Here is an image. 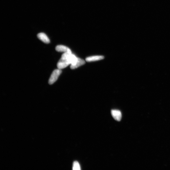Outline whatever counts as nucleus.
I'll return each instance as SVG.
<instances>
[{"instance_id": "0eeeda50", "label": "nucleus", "mask_w": 170, "mask_h": 170, "mask_svg": "<svg viewBox=\"0 0 170 170\" xmlns=\"http://www.w3.org/2000/svg\"><path fill=\"white\" fill-rule=\"evenodd\" d=\"M104 59V56H95L87 57L86 61L87 62H91L102 60Z\"/></svg>"}, {"instance_id": "f03ea898", "label": "nucleus", "mask_w": 170, "mask_h": 170, "mask_svg": "<svg viewBox=\"0 0 170 170\" xmlns=\"http://www.w3.org/2000/svg\"><path fill=\"white\" fill-rule=\"evenodd\" d=\"M61 69H56L54 70L49 79V84L51 85L56 82L61 74Z\"/></svg>"}, {"instance_id": "6e6552de", "label": "nucleus", "mask_w": 170, "mask_h": 170, "mask_svg": "<svg viewBox=\"0 0 170 170\" xmlns=\"http://www.w3.org/2000/svg\"><path fill=\"white\" fill-rule=\"evenodd\" d=\"M72 169L73 170H80L81 169L80 165L78 162L76 161L73 162Z\"/></svg>"}, {"instance_id": "f257e3e1", "label": "nucleus", "mask_w": 170, "mask_h": 170, "mask_svg": "<svg viewBox=\"0 0 170 170\" xmlns=\"http://www.w3.org/2000/svg\"><path fill=\"white\" fill-rule=\"evenodd\" d=\"M72 53L68 52L64 53L61 56V59L57 64L58 69H61L66 68L71 64L70 56Z\"/></svg>"}, {"instance_id": "20e7f679", "label": "nucleus", "mask_w": 170, "mask_h": 170, "mask_svg": "<svg viewBox=\"0 0 170 170\" xmlns=\"http://www.w3.org/2000/svg\"><path fill=\"white\" fill-rule=\"evenodd\" d=\"M111 114L116 121H119L122 118L121 112L119 110H112L111 111Z\"/></svg>"}, {"instance_id": "7ed1b4c3", "label": "nucleus", "mask_w": 170, "mask_h": 170, "mask_svg": "<svg viewBox=\"0 0 170 170\" xmlns=\"http://www.w3.org/2000/svg\"><path fill=\"white\" fill-rule=\"evenodd\" d=\"M85 61L83 59L78 58L76 61L73 64L71 65L70 68L73 69L77 68L85 64Z\"/></svg>"}, {"instance_id": "39448f33", "label": "nucleus", "mask_w": 170, "mask_h": 170, "mask_svg": "<svg viewBox=\"0 0 170 170\" xmlns=\"http://www.w3.org/2000/svg\"><path fill=\"white\" fill-rule=\"evenodd\" d=\"M56 51L59 52H68L72 53L71 49L67 46L63 45H59L56 48Z\"/></svg>"}, {"instance_id": "423d86ee", "label": "nucleus", "mask_w": 170, "mask_h": 170, "mask_svg": "<svg viewBox=\"0 0 170 170\" xmlns=\"http://www.w3.org/2000/svg\"><path fill=\"white\" fill-rule=\"evenodd\" d=\"M38 39L46 44H49L50 41L49 38L44 33H40L37 35Z\"/></svg>"}]
</instances>
